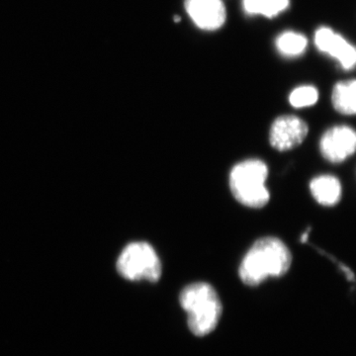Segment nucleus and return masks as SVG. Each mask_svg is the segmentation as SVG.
Wrapping results in <instances>:
<instances>
[{"label": "nucleus", "instance_id": "obj_1", "mask_svg": "<svg viewBox=\"0 0 356 356\" xmlns=\"http://www.w3.org/2000/svg\"><path fill=\"white\" fill-rule=\"evenodd\" d=\"M291 264V252L285 243L276 236H264L255 241L243 257L238 276L243 284L257 286L268 278L285 275Z\"/></svg>", "mask_w": 356, "mask_h": 356}, {"label": "nucleus", "instance_id": "obj_2", "mask_svg": "<svg viewBox=\"0 0 356 356\" xmlns=\"http://www.w3.org/2000/svg\"><path fill=\"white\" fill-rule=\"evenodd\" d=\"M179 303L187 314V325L194 336L211 334L222 317L221 299L209 283L195 282L182 289Z\"/></svg>", "mask_w": 356, "mask_h": 356}, {"label": "nucleus", "instance_id": "obj_3", "mask_svg": "<svg viewBox=\"0 0 356 356\" xmlns=\"http://www.w3.org/2000/svg\"><path fill=\"white\" fill-rule=\"evenodd\" d=\"M268 168L261 159H250L236 163L229 172V189L234 198L245 207L259 209L270 200L266 186Z\"/></svg>", "mask_w": 356, "mask_h": 356}, {"label": "nucleus", "instance_id": "obj_4", "mask_svg": "<svg viewBox=\"0 0 356 356\" xmlns=\"http://www.w3.org/2000/svg\"><path fill=\"white\" fill-rule=\"evenodd\" d=\"M117 270L130 281L158 282L163 274V264L153 245L146 242L129 243L117 261Z\"/></svg>", "mask_w": 356, "mask_h": 356}, {"label": "nucleus", "instance_id": "obj_5", "mask_svg": "<svg viewBox=\"0 0 356 356\" xmlns=\"http://www.w3.org/2000/svg\"><path fill=\"white\" fill-rule=\"evenodd\" d=\"M308 133V124L303 119L294 115H283L271 124L269 143L276 151L287 152L299 147Z\"/></svg>", "mask_w": 356, "mask_h": 356}, {"label": "nucleus", "instance_id": "obj_6", "mask_svg": "<svg viewBox=\"0 0 356 356\" xmlns=\"http://www.w3.org/2000/svg\"><path fill=\"white\" fill-rule=\"evenodd\" d=\"M356 134L350 126L330 128L320 140V152L325 161L341 163L355 153Z\"/></svg>", "mask_w": 356, "mask_h": 356}, {"label": "nucleus", "instance_id": "obj_7", "mask_svg": "<svg viewBox=\"0 0 356 356\" xmlns=\"http://www.w3.org/2000/svg\"><path fill=\"white\" fill-rule=\"evenodd\" d=\"M185 9L200 29L213 31L226 21V8L222 0H185Z\"/></svg>", "mask_w": 356, "mask_h": 356}, {"label": "nucleus", "instance_id": "obj_8", "mask_svg": "<svg viewBox=\"0 0 356 356\" xmlns=\"http://www.w3.org/2000/svg\"><path fill=\"white\" fill-rule=\"evenodd\" d=\"M315 43L318 50L336 58L343 69L351 70L355 65L356 51L353 46L327 27L321 28L316 32Z\"/></svg>", "mask_w": 356, "mask_h": 356}, {"label": "nucleus", "instance_id": "obj_9", "mask_svg": "<svg viewBox=\"0 0 356 356\" xmlns=\"http://www.w3.org/2000/svg\"><path fill=\"white\" fill-rule=\"evenodd\" d=\"M312 196L320 205L332 207L341 201L343 194L341 180L334 175H318L311 180Z\"/></svg>", "mask_w": 356, "mask_h": 356}, {"label": "nucleus", "instance_id": "obj_10", "mask_svg": "<svg viewBox=\"0 0 356 356\" xmlns=\"http://www.w3.org/2000/svg\"><path fill=\"white\" fill-rule=\"evenodd\" d=\"M356 83L355 79L341 81L334 86L332 100L339 113L350 116L356 111Z\"/></svg>", "mask_w": 356, "mask_h": 356}, {"label": "nucleus", "instance_id": "obj_11", "mask_svg": "<svg viewBox=\"0 0 356 356\" xmlns=\"http://www.w3.org/2000/svg\"><path fill=\"white\" fill-rule=\"evenodd\" d=\"M289 0H243V9L248 14H261L273 17L287 8Z\"/></svg>", "mask_w": 356, "mask_h": 356}, {"label": "nucleus", "instance_id": "obj_12", "mask_svg": "<svg viewBox=\"0 0 356 356\" xmlns=\"http://www.w3.org/2000/svg\"><path fill=\"white\" fill-rule=\"evenodd\" d=\"M307 47V39L298 33L286 32L277 39L278 50L286 56H297L303 53Z\"/></svg>", "mask_w": 356, "mask_h": 356}, {"label": "nucleus", "instance_id": "obj_13", "mask_svg": "<svg viewBox=\"0 0 356 356\" xmlns=\"http://www.w3.org/2000/svg\"><path fill=\"white\" fill-rule=\"evenodd\" d=\"M318 99V89L312 86H299L290 93L289 102L294 108H306L316 104Z\"/></svg>", "mask_w": 356, "mask_h": 356}, {"label": "nucleus", "instance_id": "obj_14", "mask_svg": "<svg viewBox=\"0 0 356 356\" xmlns=\"http://www.w3.org/2000/svg\"><path fill=\"white\" fill-rule=\"evenodd\" d=\"M309 234H310V229H309V231H307L306 233H304L303 235L301 236V242L302 243L307 242V240H308V238H309Z\"/></svg>", "mask_w": 356, "mask_h": 356}]
</instances>
